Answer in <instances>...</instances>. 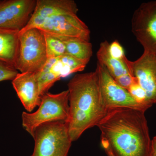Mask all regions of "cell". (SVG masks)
<instances>
[{
    "instance_id": "obj_1",
    "label": "cell",
    "mask_w": 156,
    "mask_h": 156,
    "mask_svg": "<svg viewBox=\"0 0 156 156\" xmlns=\"http://www.w3.org/2000/svg\"><path fill=\"white\" fill-rule=\"evenodd\" d=\"M145 112L128 108L108 109L97 126L104 148L109 149L115 156H151Z\"/></svg>"
},
{
    "instance_id": "obj_2",
    "label": "cell",
    "mask_w": 156,
    "mask_h": 156,
    "mask_svg": "<svg viewBox=\"0 0 156 156\" xmlns=\"http://www.w3.org/2000/svg\"><path fill=\"white\" fill-rule=\"evenodd\" d=\"M68 86L69 115L67 122L72 141L98 124L108 110L101 101L97 71L75 76Z\"/></svg>"
},
{
    "instance_id": "obj_3",
    "label": "cell",
    "mask_w": 156,
    "mask_h": 156,
    "mask_svg": "<svg viewBox=\"0 0 156 156\" xmlns=\"http://www.w3.org/2000/svg\"><path fill=\"white\" fill-rule=\"evenodd\" d=\"M48 61L44 34L38 28L19 31L14 68L20 73H38Z\"/></svg>"
},
{
    "instance_id": "obj_4",
    "label": "cell",
    "mask_w": 156,
    "mask_h": 156,
    "mask_svg": "<svg viewBox=\"0 0 156 156\" xmlns=\"http://www.w3.org/2000/svg\"><path fill=\"white\" fill-rule=\"evenodd\" d=\"M69 109L68 90L56 94L47 92L42 96L37 110L34 113L23 112V127L34 137L37 128L42 124L58 121L66 122Z\"/></svg>"
},
{
    "instance_id": "obj_5",
    "label": "cell",
    "mask_w": 156,
    "mask_h": 156,
    "mask_svg": "<svg viewBox=\"0 0 156 156\" xmlns=\"http://www.w3.org/2000/svg\"><path fill=\"white\" fill-rule=\"evenodd\" d=\"M30 156H67L72 141L67 124L62 121L42 124L36 130Z\"/></svg>"
},
{
    "instance_id": "obj_6",
    "label": "cell",
    "mask_w": 156,
    "mask_h": 156,
    "mask_svg": "<svg viewBox=\"0 0 156 156\" xmlns=\"http://www.w3.org/2000/svg\"><path fill=\"white\" fill-rule=\"evenodd\" d=\"M131 30L144 51L156 55V1L142 3L135 10Z\"/></svg>"
},
{
    "instance_id": "obj_7",
    "label": "cell",
    "mask_w": 156,
    "mask_h": 156,
    "mask_svg": "<svg viewBox=\"0 0 156 156\" xmlns=\"http://www.w3.org/2000/svg\"><path fill=\"white\" fill-rule=\"evenodd\" d=\"M96 70L98 73L101 101L107 109L128 108L146 112L147 110L134 100L128 90L117 83L103 65L98 62Z\"/></svg>"
},
{
    "instance_id": "obj_8",
    "label": "cell",
    "mask_w": 156,
    "mask_h": 156,
    "mask_svg": "<svg viewBox=\"0 0 156 156\" xmlns=\"http://www.w3.org/2000/svg\"><path fill=\"white\" fill-rule=\"evenodd\" d=\"M87 65L86 63L67 54L48 59L43 69L36 73L41 96L48 92L55 83L61 78L84 70Z\"/></svg>"
},
{
    "instance_id": "obj_9",
    "label": "cell",
    "mask_w": 156,
    "mask_h": 156,
    "mask_svg": "<svg viewBox=\"0 0 156 156\" xmlns=\"http://www.w3.org/2000/svg\"><path fill=\"white\" fill-rule=\"evenodd\" d=\"M34 28L55 35L77 38L90 41V31L76 14H55L40 21Z\"/></svg>"
},
{
    "instance_id": "obj_10",
    "label": "cell",
    "mask_w": 156,
    "mask_h": 156,
    "mask_svg": "<svg viewBox=\"0 0 156 156\" xmlns=\"http://www.w3.org/2000/svg\"><path fill=\"white\" fill-rule=\"evenodd\" d=\"M131 73L145 91L149 103H156V55L144 51L134 61L125 59Z\"/></svg>"
},
{
    "instance_id": "obj_11",
    "label": "cell",
    "mask_w": 156,
    "mask_h": 156,
    "mask_svg": "<svg viewBox=\"0 0 156 156\" xmlns=\"http://www.w3.org/2000/svg\"><path fill=\"white\" fill-rule=\"evenodd\" d=\"M37 0H0V27L20 31L28 23Z\"/></svg>"
},
{
    "instance_id": "obj_12",
    "label": "cell",
    "mask_w": 156,
    "mask_h": 156,
    "mask_svg": "<svg viewBox=\"0 0 156 156\" xmlns=\"http://www.w3.org/2000/svg\"><path fill=\"white\" fill-rule=\"evenodd\" d=\"M12 85L23 105L29 113L39 106L41 100L36 73H19L12 80Z\"/></svg>"
},
{
    "instance_id": "obj_13",
    "label": "cell",
    "mask_w": 156,
    "mask_h": 156,
    "mask_svg": "<svg viewBox=\"0 0 156 156\" xmlns=\"http://www.w3.org/2000/svg\"><path fill=\"white\" fill-rule=\"evenodd\" d=\"M77 6L73 0H37L28 23L20 31L34 28L37 23L50 16L61 13L77 14Z\"/></svg>"
},
{
    "instance_id": "obj_14",
    "label": "cell",
    "mask_w": 156,
    "mask_h": 156,
    "mask_svg": "<svg viewBox=\"0 0 156 156\" xmlns=\"http://www.w3.org/2000/svg\"><path fill=\"white\" fill-rule=\"evenodd\" d=\"M109 45L106 41L101 43L97 53L98 62L105 67L114 79L124 75L131 74L125 60L126 56L122 60L112 57L109 53Z\"/></svg>"
},
{
    "instance_id": "obj_15",
    "label": "cell",
    "mask_w": 156,
    "mask_h": 156,
    "mask_svg": "<svg viewBox=\"0 0 156 156\" xmlns=\"http://www.w3.org/2000/svg\"><path fill=\"white\" fill-rule=\"evenodd\" d=\"M19 33L18 30L0 27V60L14 66L18 48Z\"/></svg>"
},
{
    "instance_id": "obj_16",
    "label": "cell",
    "mask_w": 156,
    "mask_h": 156,
    "mask_svg": "<svg viewBox=\"0 0 156 156\" xmlns=\"http://www.w3.org/2000/svg\"><path fill=\"white\" fill-rule=\"evenodd\" d=\"M55 36L64 43L66 54L88 64L92 55V45L90 41L77 38Z\"/></svg>"
},
{
    "instance_id": "obj_17",
    "label": "cell",
    "mask_w": 156,
    "mask_h": 156,
    "mask_svg": "<svg viewBox=\"0 0 156 156\" xmlns=\"http://www.w3.org/2000/svg\"><path fill=\"white\" fill-rule=\"evenodd\" d=\"M44 32L48 59L57 58L66 54L65 46L60 39L54 35Z\"/></svg>"
},
{
    "instance_id": "obj_18",
    "label": "cell",
    "mask_w": 156,
    "mask_h": 156,
    "mask_svg": "<svg viewBox=\"0 0 156 156\" xmlns=\"http://www.w3.org/2000/svg\"><path fill=\"white\" fill-rule=\"evenodd\" d=\"M128 91L134 100L146 109L147 110L152 106L148 101L145 91L140 86L136 80L131 84Z\"/></svg>"
},
{
    "instance_id": "obj_19",
    "label": "cell",
    "mask_w": 156,
    "mask_h": 156,
    "mask_svg": "<svg viewBox=\"0 0 156 156\" xmlns=\"http://www.w3.org/2000/svg\"><path fill=\"white\" fill-rule=\"evenodd\" d=\"M19 73L14 66L0 60V82L13 80Z\"/></svg>"
},
{
    "instance_id": "obj_20",
    "label": "cell",
    "mask_w": 156,
    "mask_h": 156,
    "mask_svg": "<svg viewBox=\"0 0 156 156\" xmlns=\"http://www.w3.org/2000/svg\"><path fill=\"white\" fill-rule=\"evenodd\" d=\"M109 53L112 57L122 60L126 57L125 51L119 42L114 41L109 45Z\"/></svg>"
},
{
    "instance_id": "obj_21",
    "label": "cell",
    "mask_w": 156,
    "mask_h": 156,
    "mask_svg": "<svg viewBox=\"0 0 156 156\" xmlns=\"http://www.w3.org/2000/svg\"><path fill=\"white\" fill-rule=\"evenodd\" d=\"M115 80L119 86L127 90H128L131 84H133L136 80L135 78L131 74L124 75L115 79Z\"/></svg>"
},
{
    "instance_id": "obj_22",
    "label": "cell",
    "mask_w": 156,
    "mask_h": 156,
    "mask_svg": "<svg viewBox=\"0 0 156 156\" xmlns=\"http://www.w3.org/2000/svg\"><path fill=\"white\" fill-rule=\"evenodd\" d=\"M151 155L156 156V136L151 140Z\"/></svg>"
},
{
    "instance_id": "obj_23",
    "label": "cell",
    "mask_w": 156,
    "mask_h": 156,
    "mask_svg": "<svg viewBox=\"0 0 156 156\" xmlns=\"http://www.w3.org/2000/svg\"><path fill=\"white\" fill-rule=\"evenodd\" d=\"M105 150V152L107 153L108 155V156H115L113 154L111 151L109 149L107 148H104Z\"/></svg>"
},
{
    "instance_id": "obj_24",
    "label": "cell",
    "mask_w": 156,
    "mask_h": 156,
    "mask_svg": "<svg viewBox=\"0 0 156 156\" xmlns=\"http://www.w3.org/2000/svg\"></svg>"
}]
</instances>
